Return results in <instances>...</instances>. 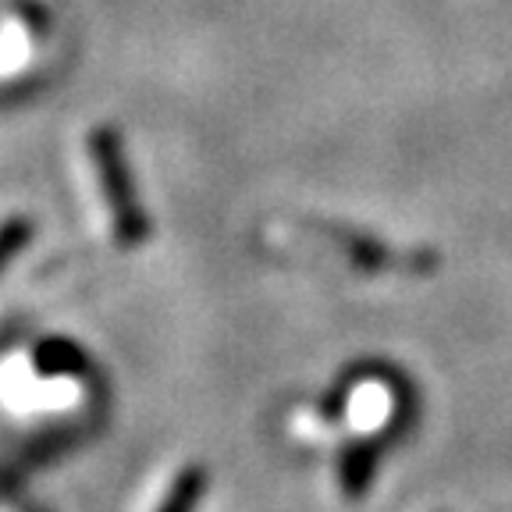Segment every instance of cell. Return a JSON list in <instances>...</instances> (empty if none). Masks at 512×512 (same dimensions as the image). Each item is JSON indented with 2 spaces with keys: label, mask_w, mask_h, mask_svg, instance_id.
<instances>
[{
  "label": "cell",
  "mask_w": 512,
  "mask_h": 512,
  "mask_svg": "<svg viewBox=\"0 0 512 512\" xmlns=\"http://www.w3.org/2000/svg\"><path fill=\"white\" fill-rule=\"evenodd\" d=\"M29 235H32V224L22 221V217H11V221L0 224V267L8 264L11 253H18V246H22Z\"/></svg>",
  "instance_id": "cell-2"
},
{
  "label": "cell",
  "mask_w": 512,
  "mask_h": 512,
  "mask_svg": "<svg viewBox=\"0 0 512 512\" xmlns=\"http://www.w3.org/2000/svg\"><path fill=\"white\" fill-rule=\"evenodd\" d=\"M89 153H93L96 182H100L104 203L111 210L114 224H118L121 242H136L143 235V217H139L136 196H132V182H128V168H125V157H121L118 136L114 132H93Z\"/></svg>",
  "instance_id": "cell-1"
}]
</instances>
